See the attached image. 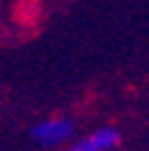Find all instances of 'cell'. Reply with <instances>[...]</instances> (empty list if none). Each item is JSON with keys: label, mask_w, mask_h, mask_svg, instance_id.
<instances>
[{"label": "cell", "mask_w": 149, "mask_h": 151, "mask_svg": "<svg viewBox=\"0 0 149 151\" xmlns=\"http://www.w3.org/2000/svg\"><path fill=\"white\" fill-rule=\"evenodd\" d=\"M30 135H32V140L37 142L39 147H44V149H57V147H64V144H69L74 140L76 124L69 117L55 114V117H46V119L37 122L30 128Z\"/></svg>", "instance_id": "1"}, {"label": "cell", "mask_w": 149, "mask_h": 151, "mask_svg": "<svg viewBox=\"0 0 149 151\" xmlns=\"http://www.w3.org/2000/svg\"><path fill=\"white\" fill-rule=\"evenodd\" d=\"M122 144V133L115 126H99L69 142L67 151H117Z\"/></svg>", "instance_id": "2"}]
</instances>
